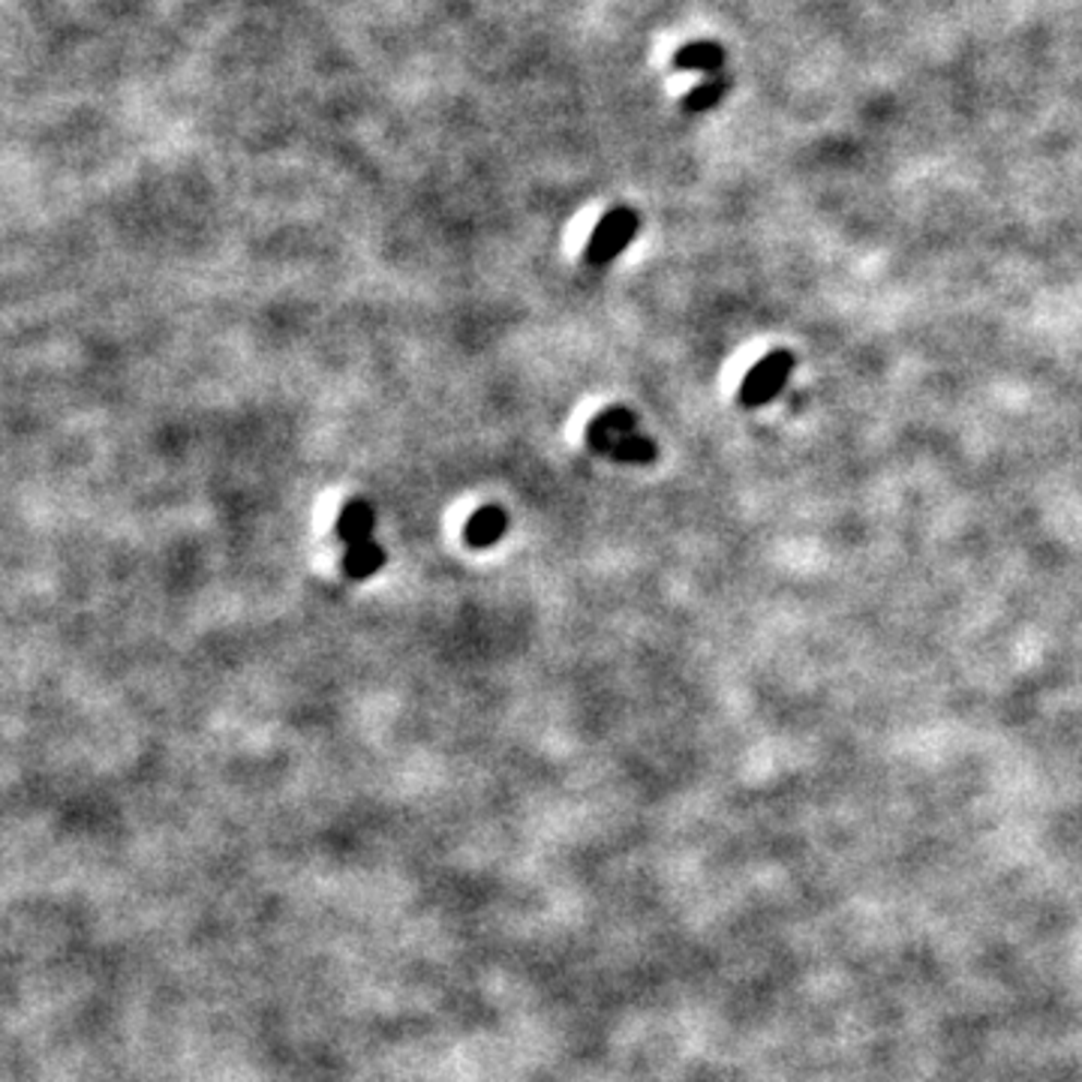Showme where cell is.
<instances>
[{"label":"cell","mask_w":1082,"mask_h":1082,"mask_svg":"<svg viewBox=\"0 0 1082 1082\" xmlns=\"http://www.w3.org/2000/svg\"><path fill=\"white\" fill-rule=\"evenodd\" d=\"M587 445L596 455H608L620 464L647 467L656 460L659 448L650 436H644L635 412L626 406H608L587 424Z\"/></svg>","instance_id":"obj_1"},{"label":"cell","mask_w":1082,"mask_h":1082,"mask_svg":"<svg viewBox=\"0 0 1082 1082\" xmlns=\"http://www.w3.org/2000/svg\"><path fill=\"white\" fill-rule=\"evenodd\" d=\"M638 229H640L638 211L611 208L602 220L596 223L590 241H587V250H584V259H587L590 265H608V262H614V259L635 241Z\"/></svg>","instance_id":"obj_2"},{"label":"cell","mask_w":1082,"mask_h":1082,"mask_svg":"<svg viewBox=\"0 0 1082 1082\" xmlns=\"http://www.w3.org/2000/svg\"><path fill=\"white\" fill-rule=\"evenodd\" d=\"M791 373H794V356L791 352H785V349L767 352L740 382V404L749 406V409L770 404L785 388Z\"/></svg>","instance_id":"obj_3"},{"label":"cell","mask_w":1082,"mask_h":1082,"mask_svg":"<svg viewBox=\"0 0 1082 1082\" xmlns=\"http://www.w3.org/2000/svg\"><path fill=\"white\" fill-rule=\"evenodd\" d=\"M505 532H508V512L503 505H481L464 524V541L476 551L500 544Z\"/></svg>","instance_id":"obj_4"},{"label":"cell","mask_w":1082,"mask_h":1082,"mask_svg":"<svg viewBox=\"0 0 1082 1082\" xmlns=\"http://www.w3.org/2000/svg\"><path fill=\"white\" fill-rule=\"evenodd\" d=\"M373 527H376V512H373V505L368 500H349L334 520V532L346 548L373 539Z\"/></svg>","instance_id":"obj_5"},{"label":"cell","mask_w":1082,"mask_h":1082,"mask_svg":"<svg viewBox=\"0 0 1082 1082\" xmlns=\"http://www.w3.org/2000/svg\"><path fill=\"white\" fill-rule=\"evenodd\" d=\"M676 70L686 73H707L716 75L725 67V49L713 43V39H701V43H686L683 49L674 55Z\"/></svg>","instance_id":"obj_6"},{"label":"cell","mask_w":1082,"mask_h":1082,"mask_svg":"<svg viewBox=\"0 0 1082 1082\" xmlns=\"http://www.w3.org/2000/svg\"><path fill=\"white\" fill-rule=\"evenodd\" d=\"M388 563V554L382 548L380 541H358V544H349L344 554V575L349 580H368L373 578L382 566Z\"/></svg>","instance_id":"obj_7"},{"label":"cell","mask_w":1082,"mask_h":1082,"mask_svg":"<svg viewBox=\"0 0 1082 1082\" xmlns=\"http://www.w3.org/2000/svg\"><path fill=\"white\" fill-rule=\"evenodd\" d=\"M725 91H728L725 79H722V75H710V79H704L701 85L692 87L689 94H686V99H683V109L686 111L713 109V106H719V103H722Z\"/></svg>","instance_id":"obj_8"}]
</instances>
